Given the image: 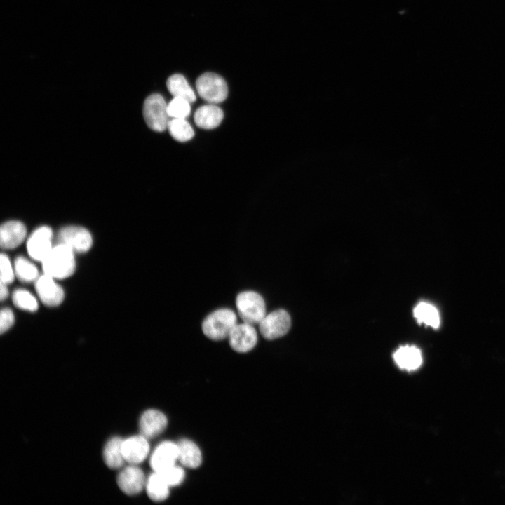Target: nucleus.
<instances>
[{
    "mask_svg": "<svg viewBox=\"0 0 505 505\" xmlns=\"http://www.w3.org/2000/svg\"><path fill=\"white\" fill-rule=\"evenodd\" d=\"M223 118L224 113L222 109L211 103L198 107L194 115L195 123L203 129L217 128Z\"/></svg>",
    "mask_w": 505,
    "mask_h": 505,
    "instance_id": "16",
    "label": "nucleus"
},
{
    "mask_svg": "<svg viewBox=\"0 0 505 505\" xmlns=\"http://www.w3.org/2000/svg\"><path fill=\"white\" fill-rule=\"evenodd\" d=\"M27 229L23 223L12 220L4 223L0 229V244L4 249H13L25 240Z\"/></svg>",
    "mask_w": 505,
    "mask_h": 505,
    "instance_id": "15",
    "label": "nucleus"
},
{
    "mask_svg": "<svg viewBox=\"0 0 505 505\" xmlns=\"http://www.w3.org/2000/svg\"><path fill=\"white\" fill-rule=\"evenodd\" d=\"M41 262L43 273L55 279L70 276L76 267L74 251L61 243L54 246Z\"/></svg>",
    "mask_w": 505,
    "mask_h": 505,
    "instance_id": "1",
    "label": "nucleus"
},
{
    "mask_svg": "<svg viewBox=\"0 0 505 505\" xmlns=\"http://www.w3.org/2000/svg\"><path fill=\"white\" fill-rule=\"evenodd\" d=\"M167 128L170 135L179 142L188 141L194 135V131L186 119H172Z\"/></svg>",
    "mask_w": 505,
    "mask_h": 505,
    "instance_id": "23",
    "label": "nucleus"
},
{
    "mask_svg": "<svg viewBox=\"0 0 505 505\" xmlns=\"http://www.w3.org/2000/svg\"><path fill=\"white\" fill-rule=\"evenodd\" d=\"M123 441L119 437H114L109 439L104 447L103 459L110 469H119L126 462L123 452Z\"/></svg>",
    "mask_w": 505,
    "mask_h": 505,
    "instance_id": "19",
    "label": "nucleus"
},
{
    "mask_svg": "<svg viewBox=\"0 0 505 505\" xmlns=\"http://www.w3.org/2000/svg\"><path fill=\"white\" fill-rule=\"evenodd\" d=\"M190 104L191 102L184 98L173 97L167 105L169 116L172 119H186L191 112Z\"/></svg>",
    "mask_w": 505,
    "mask_h": 505,
    "instance_id": "25",
    "label": "nucleus"
},
{
    "mask_svg": "<svg viewBox=\"0 0 505 505\" xmlns=\"http://www.w3.org/2000/svg\"><path fill=\"white\" fill-rule=\"evenodd\" d=\"M160 473L170 487L181 485L185 478V472L181 466L177 464L161 471Z\"/></svg>",
    "mask_w": 505,
    "mask_h": 505,
    "instance_id": "27",
    "label": "nucleus"
},
{
    "mask_svg": "<svg viewBox=\"0 0 505 505\" xmlns=\"http://www.w3.org/2000/svg\"><path fill=\"white\" fill-rule=\"evenodd\" d=\"M237 324L236 315L230 309H217L208 315L202 323L203 334L209 339L219 341L228 337Z\"/></svg>",
    "mask_w": 505,
    "mask_h": 505,
    "instance_id": "2",
    "label": "nucleus"
},
{
    "mask_svg": "<svg viewBox=\"0 0 505 505\" xmlns=\"http://www.w3.org/2000/svg\"><path fill=\"white\" fill-rule=\"evenodd\" d=\"M14 315L8 308H4L1 311L0 332L2 334L7 331L14 323Z\"/></svg>",
    "mask_w": 505,
    "mask_h": 505,
    "instance_id": "29",
    "label": "nucleus"
},
{
    "mask_svg": "<svg viewBox=\"0 0 505 505\" xmlns=\"http://www.w3.org/2000/svg\"><path fill=\"white\" fill-rule=\"evenodd\" d=\"M167 105L160 94L147 97L143 105V117L149 128L157 132L165 130L169 122Z\"/></svg>",
    "mask_w": 505,
    "mask_h": 505,
    "instance_id": "4",
    "label": "nucleus"
},
{
    "mask_svg": "<svg viewBox=\"0 0 505 505\" xmlns=\"http://www.w3.org/2000/svg\"><path fill=\"white\" fill-rule=\"evenodd\" d=\"M393 357L399 368L408 371L418 369L422 363V352L415 346L399 347L393 353Z\"/></svg>",
    "mask_w": 505,
    "mask_h": 505,
    "instance_id": "18",
    "label": "nucleus"
},
{
    "mask_svg": "<svg viewBox=\"0 0 505 505\" xmlns=\"http://www.w3.org/2000/svg\"><path fill=\"white\" fill-rule=\"evenodd\" d=\"M15 274L23 282H32L38 278V270L36 266L24 257H18L14 262Z\"/></svg>",
    "mask_w": 505,
    "mask_h": 505,
    "instance_id": "24",
    "label": "nucleus"
},
{
    "mask_svg": "<svg viewBox=\"0 0 505 505\" xmlns=\"http://www.w3.org/2000/svg\"><path fill=\"white\" fill-rule=\"evenodd\" d=\"M55 278L43 274L35 283V289L41 301L46 306L59 305L64 299L62 288L54 281Z\"/></svg>",
    "mask_w": 505,
    "mask_h": 505,
    "instance_id": "12",
    "label": "nucleus"
},
{
    "mask_svg": "<svg viewBox=\"0 0 505 505\" xmlns=\"http://www.w3.org/2000/svg\"><path fill=\"white\" fill-rule=\"evenodd\" d=\"M168 425V419L164 413L156 409L144 411L140 419V434L147 438H154L161 434Z\"/></svg>",
    "mask_w": 505,
    "mask_h": 505,
    "instance_id": "14",
    "label": "nucleus"
},
{
    "mask_svg": "<svg viewBox=\"0 0 505 505\" xmlns=\"http://www.w3.org/2000/svg\"><path fill=\"white\" fill-rule=\"evenodd\" d=\"M170 487L162 476L153 471L147 478L145 490L151 500L160 502L166 500L170 494Z\"/></svg>",
    "mask_w": 505,
    "mask_h": 505,
    "instance_id": "20",
    "label": "nucleus"
},
{
    "mask_svg": "<svg viewBox=\"0 0 505 505\" xmlns=\"http://www.w3.org/2000/svg\"><path fill=\"white\" fill-rule=\"evenodd\" d=\"M228 339L232 349L238 353H246L255 346L257 333L252 325L243 322L234 326Z\"/></svg>",
    "mask_w": 505,
    "mask_h": 505,
    "instance_id": "9",
    "label": "nucleus"
},
{
    "mask_svg": "<svg viewBox=\"0 0 505 505\" xmlns=\"http://www.w3.org/2000/svg\"><path fill=\"white\" fill-rule=\"evenodd\" d=\"M8 295V290L7 288V284L1 282V286H0V299L1 301L6 299Z\"/></svg>",
    "mask_w": 505,
    "mask_h": 505,
    "instance_id": "30",
    "label": "nucleus"
},
{
    "mask_svg": "<svg viewBox=\"0 0 505 505\" xmlns=\"http://www.w3.org/2000/svg\"><path fill=\"white\" fill-rule=\"evenodd\" d=\"M58 243L64 244L74 252H84L92 246L90 233L85 228L77 226L63 227L58 234Z\"/></svg>",
    "mask_w": 505,
    "mask_h": 505,
    "instance_id": "7",
    "label": "nucleus"
},
{
    "mask_svg": "<svg viewBox=\"0 0 505 505\" xmlns=\"http://www.w3.org/2000/svg\"><path fill=\"white\" fill-rule=\"evenodd\" d=\"M414 316L419 323H424L433 328L440 325V316L437 309L426 302L419 303L414 309Z\"/></svg>",
    "mask_w": 505,
    "mask_h": 505,
    "instance_id": "22",
    "label": "nucleus"
},
{
    "mask_svg": "<svg viewBox=\"0 0 505 505\" xmlns=\"http://www.w3.org/2000/svg\"><path fill=\"white\" fill-rule=\"evenodd\" d=\"M196 87L200 97L211 104L222 102L228 95V87L224 79L213 72L201 74L196 81Z\"/></svg>",
    "mask_w": 505,
    "mask_h": 505,
    "instance_id": "5",
    "label": "nucleus"
},
{
    "mask_svg": "<svg viewBox=\"0 0 505 505\" xmlns=\"http://www.w3.org/2000/svg\"><path fill=\"white\" fill-rule=\"evenodd\" d=\"M123 452L126 462L134 465L142 463L149 453L148 438L140 434L123 440Z\"/></svg>",
    "mask_w": 505,
    "mask_h": 505,
    "instance_id": "13",
    "label": "nucleus"
},
{
    "mask_svg": "<svg viewBox=\"0 0 505 505\" xmlns=\"http://www.w3.org/2000/svg\"><path fill=\"white\" fill-rule=\"evenodd\" d=\"M0 266H1V282L6 284L11 283L15 277V271L13 269L11 262L8 256L1 253L0 257Z\"/></svg>",
    "mask_w": 505,
    "mask_h": 505,
    "instance_id": "28",
    "label": "nucleus"
},
{
    "mask_svg": "<svg viewBox=\"0 0 505 505\" xmlns=\"http://www.w3.org/2000/svg\"><path fill=\"white\" fill-rule=\"evenodd\" d=\"M168 91L173 97H182L189 102L196 100V94L187 79L180 74H175L170 76L166 82Z\"/></svg>",
    "mask_w": 505,
    "mask_h": 505,
    "instance_id": "21",
    "label": "nucleus"
},
{
    "mask_svg": "<svg viewBox=\"0 0 505 505\" xmlns=\"http://www.w3.org/2000/svg\"><path fill=\"white\" fill-rule=\"evenodd\" d=\"M178 462L181 466L189 469L198 468L202 462V453L199 447L187 438L177 442Z\"/></svg>",
    "mask_w": 505,
    "mask_h": 505,
    "instance_id": "17",
    "label": "nucleus"
},
{
    "mask_svg": "<svg viewBox=\"0 0 505 505\" xmlns=\"http://www.w3.org/2000/svg\"><path fill=\"white\" fill-rule=\"evenodd\" d=\"M290 326V316L283 309H278L266 314L259 323L261 335L269 340L284 336L289 331Z\"/></svg>",
    "mask_w": 505,
    "mask_h": 505,
    "instance_id": "6",
    "label": "nucleus"
},
{
    "mask_svg": "<svg viewBox=\"0 0 505 505\" xmlns=\"http://www.w3.org/2000/svg\"><path fill=\"white\" fill-rule=\"evenodd\" d=\"M52 229L47 226L37 228L29 237L27 242V250L29 256L42 262L48 255L52 248Z\"/></svg>",
    "mask_w": 505,
    "mask_h": 505,
    "instance_id": "8",
    "label": "nucleus"
},
{
    "mask_svg": "<svg viewBox=\"0 0 505 505\" xmlns=\"http://www.w3.org/2000/svg\"><path fill=\"white\" fill-rule=\"evenodd\" d=\"M147 478L137 465L130 464L118 474L117 484L126 494L135 495L145 488Z\"/></svg>",
    "mask_w": 505,
    "mask_h": 505,
    "instance_id": "11",
    "label": "nucleus"
},
{
    "mask_svg": "<svg viewBox=\"0 0 505 505\" xmlns=\"http://www.w3.org/2000/svg\"><path fill=\"white\" fill-rule=\"evenodd\" d=\"M178 462L177 443L166 440L159 444L150 457V466L154 472H161Z\"/></svg>",
    "mask_w": 505,
    "mask_h": 505,
    "instance_id": "10",
    "label": "nucleus"
},
{
    "mask_svg": "<svg viewBox=\"0 0 505 505\" xmlns=\"http://www.w3.org/2000/svg\"><path fill=\"white\" fill-rule=\"evenodd\" d=\"M236 304L240 317L243 322L254 325L259 324L266 315V307L263 297L254 291L239 293Z\"/></svg>",
    "mask_w": 505,
    "mask_h": 505,
    "instance_id": "3",
    "label": "nucleus"
},
{
    "mask_svg": "<svg viewBox=\"0 0 505 505\" xmlns=\"http://www.w3.org/2000/svg\"><path fill=\"white\" fill-rule=\"evenodd\" d=\"M13 302L15 307L29 311H35L38 309L36 298L27 290L18 289L13 294Z\"/></svg>",
    "mask_w": 505,
    "mask_h": 505,
    "instance_id": "26",
    "label": "nucleus"
}]
</instances>
